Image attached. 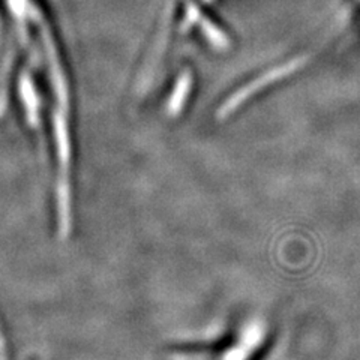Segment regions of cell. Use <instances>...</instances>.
Returning a JSON list of instances; mask_svg holds the SVG:
<instances>
[{
    "mask_svg": "<svg viewBox=\"0 0 360 360\" xmlns=\"http://www.w3.org/2000/svg\"><path fill=\"white\" fill-rule=\"evenodd\" d=\"M264 328L262 323H251L246 326L238 340L222 352L215 354H188L174 360H250L262 347L264 341Z\"/></svg>",
    "mask_w": 360,
    "mask_h": 360,
    "instance_id": "obj_1",
    "label": "cell"
},
{
    "mask_svg": "<svg viewBox=\"0 0 360 360\" xmlns=\"http://www.w3.org/2000/svg\"><path fill=\"white\" fill-rule=\"evenodd\" d=\"M0 360H8L6 342H5V336L2 333V329H0Z\"/></svg>",
    "mask_w": 360,
    "mask_h": 360,
    "instance_id": "obj_2",
    "label": "cell"
}]
</instances>
